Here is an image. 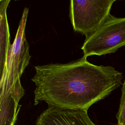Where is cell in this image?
I'll list each match as a JSON object with an SVG mask.
<instances>
[{
    "mask_svg": "<svg viewBox=\"0 0 125 125\" xmlns=\"http://www.w3.org/2000/svg\"><path fill=\"white\" fill-rule=\"evenodd\" d=\"M86 58L35 66V104L44 101L48 106L87 110L121 85V72L91 63Z\"/></svg>",
    "mask_w": 125,
    "mask_h": 125,
    "instance_id": "cell-1",
    "label": "cell"
},
{
    "mask_svg": "<svg viewBox=\"0 0 125 125\" xmlns=\"http://www.w3.org/2000/svg\"><path fill=\"white\" fill-rule=\"evenodd\" d=\"M125 46V17L111 14L92 34L86 37L81 48L84 56H101L115 52Z\"/></svg>",
    "mask_w": 125,
    "mask_h": 125,
    "instance_id": "cell-2",
    "label": "cell"
},
{
    "mask_svg": "<svg viewBox=\"0 0 125 125\" xmlns=\"http://www.w3.org/2000/svg\"><path fill=\"white\" fill-rule=\"evenodd\" d=\"M28 9L24 10L13 43L10 48L7 62L0 76V94L8 91L17 83L29 62L31 56L25 36V27Z\"/></svg>",
    "mask_w": 125,
    "mask_h": 125,
    "instance_id": "cell-3",
    "label": "cell"
},
{
    "mask_svg": "<svg viewBox=\"0 0 125 125\" xmlns=\"http://www.w3.org/2000/svg\"><path fill=\"white\" fill-rule=\"evenodd\" d=\"M116 0H72L69 16L74 30L86 38L96 31L109 16Z\"/></svg>",
    "mask_w": 125,
    "mask_h": 125,
    "instance_id": "cell-4",
    "label": "cell"
},
{
    "mask_svg": "<svg viewBox=\"0 0 125 125\" xmlns=\"http://www.w3.org/2000/svg\"><path fill=\"white\" fill-rule=\"evenodd\" d=\"M36 125H96L89 118L87 110L61 108L53 106L38 117Z\"/></svg>",
    "mask_w": 125,
    "mask_h": 125,
    "instance_id": "cell-5",
    "label": "cell"
},
{
    "mask_svg": "<svg viewBox=\"0 0 125 125\" xmlns=\"http://www.w3.org/2000/svg\"><path fill=\"white\" fill-rule=\"evenodd\" d=\"M24 94L9 91L0 95V125H14L20 108L19 102Z\"/></svg>",
    "mask_w": 125,
    "mask_h": 125,
    "instance_id": "cell-6",
    "label": "cell"
},
{
    "mask_svg": "<svg viewBox=\"0 0 125 125\" xmlns=\"http://www.w3.org/2000/svg\"><path fill=\"white\" fill-rule=\"evenodd\" d=\"M10 0H0V76L3 72L7 62L8 52L11 44L9 41V30L7 19L6 10Z\"/></svg>",
    "mask_w": 125,
    "mask_h": 125,
    "instance_id": "cell-7",
    "label": "cell"
},
{
    "mask_svg": "<svg viewBox=\"0 0 125 125\" xmlns=\"http://www.w3.org/2000/svg\"><path fill=\"white\" fill-rule=\"evenodd\" d=\"M120 103L116 117L118 125H125V80L122 84Z\"/></svg>",
    "mask_w": 125,
    "mask_h": 125,
    "instance_id": "cell-8",
    "label": "cell"
}]
</instances>
